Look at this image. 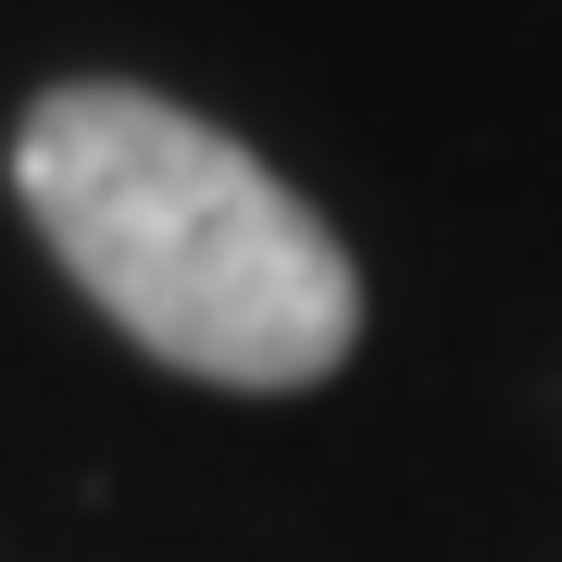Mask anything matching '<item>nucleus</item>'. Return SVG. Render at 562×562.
Instances as JSON below:
<instances>
[{
	"mask_svg": "<svg viewBox=\"0 0 562 562\" xmlns=\"http://www.w3.org/2000/svg\"><path fill=\"white\" fill-rule=\"evenodd\" d=\"M13 188L63 276L176 375L313 387L362 338L350 250L301 213V188L150 88H50L13 138Z\"/></svg>",
	"mask_w": 562,
	"mask_h": 562,
	"instance_id": "nucleus-1",
	"label": "nucleus"
}]
</instances>
